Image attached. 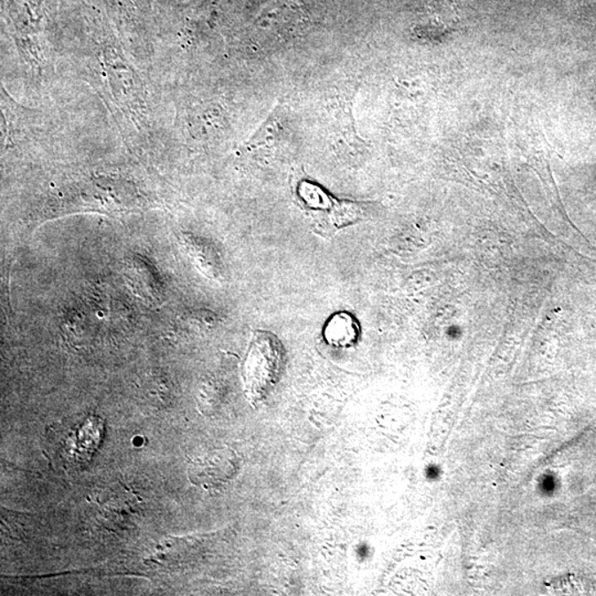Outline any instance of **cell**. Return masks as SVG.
Instances as JSON below:
<instances>
[{
    "label": "cell",
    "instance_id": "cell-3",
    "mask_svg": "<svg viewBox=\"0 0 596 596\" xmlns=\"http://www.w3.org/2000/svg\"><path fill=\"white\" fill-rule=\"evenodd\" d=\"M322 336L335 347H351L360 338V326L352 313L340 312L327 321Z\"/></svg>",
    "mask_w": 596,
    "mask_h": 596
},
{
    "label": "cell",
    "instance_id": "cell-1",
    "mask_svg": "<svg viewBox=\"0 0 596 596\" xmlns=\"http://www.w3.org/2000/svg\"><path fill=\"white\" fill-rule=\"evenodd\" d=\"M293 191L298 207L306 213L318 235L331 236L361 221V203L336 198L311 179L299 178Z\"/></svg>",
    "mask_w": 596,
    "mask_h": 596
},
{
    "label": "cell",
    "instance_id": "cell-4",
    "mask_svg": "<svg viewBox=\"0 0 596 596\" xmlns=\"http://www.w3.org/2000/svg\"><path fill=\"white\" fill-rule=\"evenodd\" d=\"M192 477H201L203 481H207L208 476L213 482H226L227 477L232 476L235 473L236 468L233 455L228 457V452L221 451L214 453L204 461H198L196 465H192Z\"/></svg>",
    "mask_w": 596,
    "mask_h": 596
},
{
    "label": "cell",
    "instance_id": "cell-2",
    "mask_svg": "<svg viewBox=\"0 0 596 596\" xmlns=\"http://www.w3.org/2000/svg\"><path fill=\"white\" fill-rule=\"evenodd\" d=\"M285 349L270 331L258 330L251 339L244 366L246 396L251 402L262 401L283 374Z\"/></svg>",
    "mask_w": 596,
    "mask_h": 596
}]
</instances>
